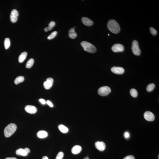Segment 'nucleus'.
<instances>
[{
	"instance_id": "f257e3e1",
	"label": "nucleus",
	"mask_w": 159,
	"mask_h": 159,
	"mask_svg": "<svg viewBox=\"0 0 159 159\" xmlns=\"http://www.w3.org/2000/svg\"><path fill=\"white\" fill-rule=\"evenodd\" d=\"M107 26L109 30L113 33L117 34L120 31V25L114 20H110L108 22Z\"/></svg>"
},
{
	"instance_id": "f03ea898",
	"label": "nucleus",
	"mask_w": 159,
	"mask_h": 159,
	"mask_svg": "<svg viewBox=\"0 0 159 159\" xmlns=\"http://www.w3.org/2000/svg\"><path fill=\"white\" fill-rule=\"evenodd\" d=\"M17 129L16 125L15 123H11L5 128L4 130V135L5 137H10L15 133Z\"/></svg>"
},
{
	"instance_id": "7ed1b4c3",
	"label": "nucleus",
	"mask_w": 159,
	"mask_h": 159,
	"mask_svg": "<svg viewBox=\"0 0 159 159\" xmlns=\"http://www.w3.org/2000/svg\"><path fill=\"white\" fill-rule=\"evenodd\" d=\"M81 45L84 50L90 53H94L96 52V48L92 44L88 42L83 41L81 43Z\"/></svg>"
},
{
	"instance_id": "20e7f679",
	"label": "nucleus",
	"mask_w": 159,
	"mask_h": 159,
	"mask_svg": "<svg viewBox=\"0 0 159 159\" xmlns=\"http://www.w3.org/2000/svg\"><path fill=\"white\" fill-rule=\"evenodd\" d=\"M131 49L133 54L139 56L141 53V51L139 48L138 42L137 40H133L132 43Z\"/></svg>"
},
{
	"instance_id": "39448f33",
	"label": "nucleus",
	"mask_w": 159,
	"mask_h": 159,
	"mask_svg": "<svg viewBox=\"0 0 159 159\" xmlns=\"http://www.w3.org/2000/svg\"><path fill=\"white\" fill-rule=\"evenodd\" d=\"M111 92L110 88L108 86L102 87L99 89L98 93L101 96H106L108 95Z\"/></svg>"
},
{
	"instance_id": "423d86ee",
	"label": "nucleus",
	"mask_w": 159,
	"mask_h": 159,
	"mask_svg": "<svg viewBox=\"0 0 159 159\" xmlns=\"http://www.w3.org/2000/svg\"><path fill=\"white\" fill-rule=\"evenodd\" d=\"M19 13L18 11L15 9L13 10L11 12L10 15V21L12 23H15L18 20Z\"/></svg>"
},
{
	"instance_id": "0eeeda50",
	"label": "nucleus",
	"mask_w": 159,
	"mask_h": 159,
	"mask_svg": "<svg viewBox=\"0 0 159 159\" xmlns=\"http://www.w3.org/2000/svg\"><path fill=\"white\" fill-rule=\"evenodd\" d=\"M111 49L114 52H122L124 51V46L121 44H116L113 45Z\"/></svg>"
},
{
	"instance_id": "6e6552de",
	"label": "nucleus",
	"mask_w": 159,
	"mask_h": 159,
	"mask_svg": "<svg viewBox=\"0 0 159 159\" xmlns=\"http://www.w3.org/2000/svg\"><path fill=\"white\" fill-rule=\"evenodd\" d=\"M53 83V79L52 78H49L46 79V81L44 82L43 86L45 89H49L52 87Z\"/></svg>"
},
{
	"instance_id": "1a4fd4ad",
	"label": "nucleus",
	"mask_w": 159,
	"mask_h": 159,
	"mask_svg": "<svg viewBox=\"0 0 159 159\" xmlns=\"http://www.w3.org/2000/svg\"><path fill=\"white\" fill-rule=\"evenodd\" d=\"M144 117L146 120L149 121H153L155 118L154 114L149 111H146L144 113Z\"/></svg>"
},
{
	"instance_id": "9d476101",
	"label": "nucleus",
	"mask_w": 159,
	"mask_h": 159,
	"mask_svg": "<svg viewBox=\"0 0 159 159\" xmlns=\"http://www.w3.org/2000/svg\"><path fill=\"white\" fill-rule=\"evenodd\" d=\"M111 70L113 73L119 75L123 74L125 71L124 69L123 68L119 67H113L111 68Z\"/></svg>"
},
{
	"instance_id": "9b49d317",
	"label": "nucleus",
	"mask_w": 159,
	"mask_h": 159,
	"mask_svg": "<svg viewBox=\"0 0 159 159\" xmlns=\"http://www.w3.org/2000/svg\"><path fill=\"white\" fill-rule=\"evenodd\" d=\"M96 148L100 151H103L106 149V144L104 142L102 141H97L95 144Z\"/></svg>"
},
{
	"instance_id": "f8f14e48",
	"label": "nucleus",
	"mask_w": 159,
	"mask_h": 159,
	"mask_svg": "<svg viewBox=\"0 0 159 159\" xmlns=\"http://www.w3.org/2000/svg\"><path fill=\"white\" fill-rule=\"evenodd\" d=\"M25 111L28 112L30 114H35L37 112V109L35 106L28 105L25 106Z\"/></svg>"
},
{
	"instance_id": "ddd939ff",
	"label": "nucleus",
	"mask_w": 159,
	"mask_h": 159,
	"mask_svg": "<svg viewBox=\"0 0 159 159\" xmlns=\"http://www.w3.org/2000/svg\"><path fill=\"white\" fill-rule=\"evenodd\" d=\"M81 21L84 25L87 26H91L93 24V21L86 17H84L82 18Z\"/></svg>"
},
{
	"instance_id": "4468645a",
	"label": "nucleus",
	"mask_w": 159,
	"mask_h": 159,
	"mask_svg": "<svg viewBox=\"0 0 159 159\" xmlns=\"http://www.w3.org/2000/svg\"><path fill=\"white\" fill-rule=\"evenodd\" d=\"M82 149V148L80 146H75L72 149V153L74 154H79L81 151Z\"/></svg>"
},
{
	"instance_id": "2eb2a0df",
	"label": "nucleus",
	"mask_w": 159,
	"mask_h": 159,
	"mask_svg": "<svg viewBox=\"0 0 159 159\" xmlns=\"http://www.w3.org/2000/svg\"><path fill=\"white\" fill-rule=\"evenodd\" d=\"M38 137L40 138L43 139L47 137L48 133L44 130H40L38 132L37 134Z\"/></svg>"
},
{
	"instance_id": "dca6fc26",
	"label": "nucleus",
	"mask_w": 159,
	"mask_h": 159,
	"mask_svg": "<svg viewBox=\"0 0 159 159\" xmlns=\"http://www.w3.org/2000/svg\"><path fill=\"white\" fill-rule=\"evenodd\" d=\"M69 31V38L72 39H74L77 36V34L75 32L74 28H71Z\"/></svg>"
},
{
	"instance_id": "f3484780",
	"label": "nucleus",
	"mask_w": 159,
	"mask_h": 159,
	"mask_svg": "<svg viewBox=\"0 0 159 159\" xmlns=\"http://www.w3.org/2000/svg\"><path fill=\"white\" fill-rule=\"evenodd\" d=\"M16 153L17 155L25 157L28 155V153H27L24 149L20 148L16 150Z\"/></svg>"
},
{
	"instance_id": "a211bd4d",
	"label": "nucleus",
	"mask_w": 159,
	"mask_h": 159,
	"mask_svg": "<svg viewBox=\"0 0 159 159\" xmlns=\"http://www.w3.org/2000/svg\"><path fill=\"white\" fill-rule=\"evenodd\" d=\"M27 55V53L26 52H23L21 53L18 59L19 62L20 63L23 62L26 59Z\"/></svg>"
},
{
	"instance_id": "6ab92c4d",
	"label": "nucleus",
	"mask_w": 159,
	"mask_h": 159,
	"mask_svg": "<svg viewBox=\"0 0 159 159\" xmlns=\"http://www.w3.org/2000/svg\"><path fill=\"white\" fill-rule=\"evenodd\" d=\"M58 128H59L60 130L62 133H66L69 131V129L66 126H65L63 125H60Z\"/></svg>"
},
{
	"instance_id": "aec40b11",
	"label": "nucleus",
	"mask_w": 159,
	"mask_h": 159,
	"mask_svg": "<svg viewBox=\"0 0 159 159\" xmlns=\"http://www.w3.org/2000/svg\"><path fill=\"white\" fill-rule=\"evenodd\" d=\"M24 78L22 76H19L16 78L14 81V83L15 84L17 85L20 83H22L24 80Z\"/></svg>"
},
{
	"instance_id": "412c9836",
	"label": "nucleus",
	"mask_w": 159,
	"mask_h": 159,
	"mask_svg": "<svg viewBox=\"0 0 159 159\" xmlns=\"http://www.w3.org/2000/svg\"><path fill=\"white\" fill-rule=\"evenodd\" d=\"M4 46L6 49H8L10 45V40L9 38H6L4 42Z\"/></svg>"
},
{
	"instance_id": "4be33fe9",
	"label": "nucleus",
	"mask_w": 159,
	"mask_h": 159,
	"mask_svg": "<svg viewBox=\"0 0 159 159\" xmlns=\"http://www.w3.org/2000/svg\"><path fill=\"white\" fill-rule=\"evenodd\" d=\"M34 63V60L33 59H30L27 62L26 67L27 69H30L33 66Z\"/></svg>"
},
{
	"instance_id": "5701e85b",
	"label": "nucleus",
	"mask_w": 159,
	"mask_h": 159,
	"mask_svg": "<svg viewBox=\"0 0 159 159\" xmlns=\"http://www.w3.org/2000/svg\"><path fill=\"white\" fill-rule=\"evenodd\" d=\"M155 85L154 83H150L148 85L147 88V91L150 92L152 91L155 88Z\"/></svg>"
},
{
	"instance_id": "b1692460",
	"label": "nucleus",
	"mask_w": 159,
	"mask_h": 159,
	"mask_svg": "<svg viewBox=\"0 0 159 159\" xmlns=\"http://www.w3.org/2000/svg\"><path fill=\"white\" fill-rule=\"evenodd\" d=\"M130 93L131 96L134 98H136L138 96V92L137 90L134 89H131L130 90Z\"/></svg>"
},
{
	"instance_id": "393cba45",
	"label": "nucleus",
	"mask_w": 159,
	"mask_h": 159,
	"mask_svg": "<svg viewBox=\"0 0 159 159\" xmlns=\"http://www.w3.org/2000/svg\"><path fill=\"white\" fill-rule=\"evenodd\" d=\"M57 34V31H54V32H52V33L48 37V39L50 40L53 39V38H55V37L56 36Z\"/></svg>"
},
{
	"instance_id": "a878e982",
	"label": "nucleus",
	"mask_w": 159,
	"mask_h": 159,
	"mask_svg": "<svg viewBox=\"0 0 159 159\" xmlns=\"http://www.w3.org/2000/svg\"><path fill=\"white\" fill-rule=\"evenodd\" d=\"M64 157V153L62 152L58 153L55 159H62Z\"/></svg>"
},
{
	"instance_id": "bb28decb",
	"label": "nucleus",
	"mask_w": 159,
	"mask_h": 159,
	"mask_svg": "<svg viewBox=\"0 0 159 159\" xmlns=\"http://www.w3.org/2000/svg\"><path fill=\"white\" fill-rule=\"evenodd\" d=\"M150 33H151V34L153 35L154 36V35H155L157 34V31L155 29H154V28L152 27L150 28Z\"/></svg>"
},
{
	"instance_id": "cd10ccee",
	"label": "nucleus",
	"mask_w": 159,
	"mask_h": 159,
	"mask_svg": "<svg viewBox=\"0 0 159 159\" xmlns=\"http://www.w3.org/2000/svg\"><path fill=\"white\" fill-rule=\"evenodd\" d=\"M55 23L53 21H51L49 24V27L52 29V28L55 26Z\"/></svg>"
},
{
	"instance_id": "c85d7f7f",
	"label": "nucleus",
	"mask_w": 159,
	"mask_h": 159,
	"mask_svg": "<svg viewBox=\"0 0 159 159\" xmlns=\"http://www.w3.org/2000/svg\"><path fill=\"white\" fill-rule=\"evenodd\" d=\"M123 159H135V158L133 156L129 155L126 156Z\"/></svg>"
},
{
	"instance_id": "c756f323",
	"label": "nucleus",
	"mask_w": 159,
	"mask_h": 159,
	"mask_svg": "<svg viewBox=\"0 0 159 159\" xmlns=\"http://www.w3.org/2000/svg\"><path fill=\"white\" fill-rule=\"evenodd\" d=\"M124 137L126 138L127 139L129 138L130 137L129 133L128 132H126L124 133Z\"/></svg>"
},
{
	"instance_id": "7c9ffc66",
	"label": "nucleus",
	"mask_w": 159,
	"mask_h": 159,
	"mask_svg": "<svg viewBox=\"0 0 159 159\" xmlns=\"http://www.w3.org/2000/svg\"><path fill=\"white\" fill-rule=\"evenodd\" d=\"M47 104L50 106L51 107H53V104H52L51 102L49 100L47 101L46 102Z\"/></svg>"
},
{
	"instance_id": "2f4dec72",
	"label": "nucleus",
	"mask_w": 159,
	"mask_h": 159,
	"mask_svg": "<svg viewBox=\"0 0 159 159\" xmlns=\"http://www.w3.org/2000/svg\"><path fill=\"white\" fill-rule=\"evenodd\" d=\"M39 100L40 102L42 104L44 105L46 103L45 101L43 99H39Z\"/></svg>"
},
{
	"instance_id": "473e14b6",
	"label": "nucleus",
	"mask_w": 159,
	"mask_h": 159,
	"mask_svg": "<svg viewBox=\"0 0 159 159\" xmlns=\"http://www.w3.org/2000/svg\"><path fill=\"white\" fill-rule=\"evenodd\" d=\"M52 29L51 28L49 27H46L44 29V31L45 32H47L48 31H50L52 30Z\"/></svg>"
},
{
	"instance_id": "72a5a7b5",
	"label": "nucleus",
	"mask_w": 159,
	"mask_h": 159,
	"mask_svg": "<svg viewBox=\"0 0 159 159\" xmlns=\"http://www.w3.org/2000/svg\"><path fill=\"white\" fill-rule=\"evenodd\" d=\"M24 149L25 150V151H26L27 153H28H28H29L30 152V149L28 148H26Z\"/></svg>"
},
{
	"instance_id": "f704fd0d",
	"label": "nucleus",
	"mask_w": 159,
	"mask_h": 159,
	"mask_svg": "<svg viewBox=\"0 0 159 159\" xmlns=\"http://www.w3.org/2000/svg\"><path fill=\"white\" fill-rule=\"evenodd\" d=\"M5 159H17L15 157H7Z\"/></svg>"
},
{
	"instance_id": "c9c22d12",
	"label": "nucleus",
	"mask_w": 159,
	"mask_h": 159,
	"mask_svg": "<svg viewBox=\"0 0 159 159\" xmlns=\"http://www.w3.org/2000/svg\"><path fill=\"white\" fill-rule=\"evenodd\" d=\"M42 159H48V158L47 156H44L42 157Z\"/></svg>"
},
{
	"instance_id": "e433bc0d",
	"label": "nucleus",
	"mask_w": 159,
	"mask_h": 159,
	"mask_svg": "<svg viewBox=\"0 0 159 159\" xmlns=\"http://www.w3.org/2000/svg\"><path fill=\"white\" fill-rule=\"evenodd\" d=\"M84 159H89V158L88 157H85Z\"/></svg>"
},
{
	"instance_id": "4c0bfd02",
	"label": "nucleus",
	"mask_w": 159,
	"mask_h": 159,
	"mask_svg": "<svg viewBox=\"0 0 159 159\" xmlns=\"http://www.w3.org/2000/svg\"><path fill=\"white\" fill-rule=\"evenodd\" d=\"M159 155H158V159H159Z\"/></svg>"
},
{
	"instance_id": "58836bf2",
	"label": "nucleus",
	"mask_w": 159,
	"mask_h": 159,
	"mask_svg": "<svg viewBox=\"0 0 159 159\" xmlns=\"http://www.w3.org/2000/svg\"><path fill=\"white\" fill-rule=\"evenodd\" d=\"M108 35H109V34H108Z\"/></svg>"
}]
</instances>
